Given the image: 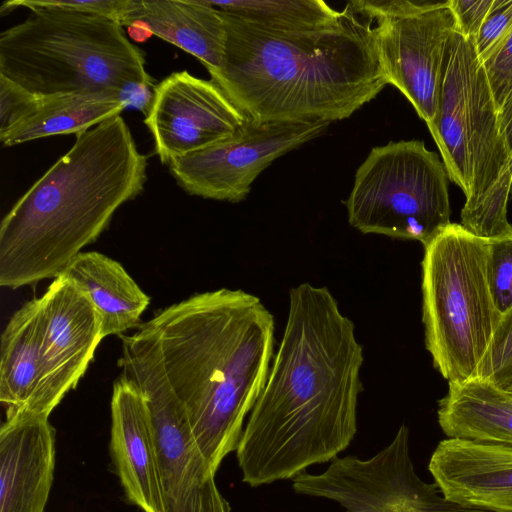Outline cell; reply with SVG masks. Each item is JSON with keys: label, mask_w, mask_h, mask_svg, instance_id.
Listing matches in <instances>:
<instances>
[{"label": "cell", "mask_w": 512, "mask_h": 512, "mask_svg": "<svg viewBox=\"0 0 512 512\" xmlns=\"http://www.w3.org/2000/svg\"><path fill=\"white\" fill-rule=\"evenodd\" d=\"M408 439V429L402 425L393 441L372 458L336 457L321 474L295 476L293 489L301 495L336 501L348 511L443 503L446 500L438 496L437 486L415 474Z\"/></svg>", "instance_id": "obj_12"}, {"label": "cell", "mask_w": 512, "mask_h": 512, "mask_svg": "<svg viewBox=\"0 0 512 512\" xmlns=\"http://www.w3.org/2000/svg\"><path fill=\"white\" fill-rule=\"evenodd\" d=\"M488 240L450 223L424 247L422 322L433 365L448 383L478 378L501 320L487 280Z\"/></svg>", "instance_id": "obj_7"}, {"label": "cell", "mask_w": 512, "mask_h": 512, "mask_svg": "<svg viewBox=\"0 0 512 512\" xmlns=\"http://www.w3.org/2000/svg\"><path fill=\"white\" fill-rule=\"evenodd\" d=\"M345 205L361 233L425 247L451 223L448 174L423 141H390L372 148L358 167Z\"/></svg>", "instance_id": "obj_8"}, {"label": "cell", "mask_w": 512, "mask_h": 512, "mask_svg": "<svg viewBox=\"0 0 512 512\" xmlns=\"http://www.w3.org/2000/svg\"><path fill=\"white\" fill-rule=\"evenodd\" d=\"M274 332L259 297L220 288L156 311L127 335L163 377L214 473L266 383Z\"/></svg>", "instance_id": "obj_2"}, {"label": "cell", "mask_w": 512, "mask_h": 512, "mask_svg": "<svg viewBox=\"0 0 512 512\" xmlns=\"http://www.w3.org/2000/svg\"><path fill=\"white\" fill-rule=\"evenodd\" d=\"M126 108L115 91L38 96L35 105L0 134L3 146L61 134H79L121 114Z\"/></svg>", "instance_id": "obj_22"}, {"label": "cell", "mask_w": 512, "mask_h": 512, "mask_svg": "<svg viewBox=\"0 0 512 512\" xmlns=\"http://www.w3.org/2000/svg\"><path fill=\"white\" fill-rule=\"evenodd\" d=\"M512 30V0H494L475 38V47L481 62H485L499 48Z\"/></svg>", "instance_id": "obj_27"}, {"label": "cell", "mask_w": 512, "mask_h": 512, "mask_svg": "<svg viewBox=\"0 0 512 512\" xmlns=\"http://www.w3.org/2000/svg\"><path fill=\"white\" fill-rule=\"evenodd\" d=\"M483 66L499 111L512 92V30Z\"/></svg>", "instance_id": "obj_28"}, {"label": "cell", "mask_w": 512, "mask_h": 512, "mask_svg": "<svg viewBox=\"0 0 512 512\" xmlns=\"http://www.w3.org/2000/svg\"><path fill=\"white\" fill-rule=\"evenodd\" d=\"M147 165L121 115L77 134L3 217L0 285L18 289L63 274L143 192Z\"/></svg>", "instance_id": "obj_4"}, {"label": "cell", "mask_w": 512, "mask_h": 512, "mask_svg": "<svg viewBox=\"0 0 512 512\" xmlns=\"http://www.w3.org/2000/svg\"><path fill=\"white\" fill-rule=\"evenodd\" d=\"M128 32L130 36L137 41H145L152 35L149 28L140 21H136L128 26Z\"/></svg>", "instance_id": "obj_33"}, {"label": "cell", "mask_w": 512, "mask_h": 512, "mask_svg": "<svg viewBox=\"0 0 512 512\" xmlns=\"http://www.w3.org/2000/svg\"><path fill=\"white\" fill-rule=\"evenodd\" d=\"M129 4L130 0H10L1 5L0 11L4 15L17 7L29 10L57 9L100 15L115 20L121 25Z\"/></svg>", "instance_id": "obj_26"}, {"label": "cell", "mask_w": 512, "mask_h": 512, "mask_svg": "<svg viewBox=\"0 0 512 512\" xmlns=\"http://www.w3.org/2000/svg\"><path fill=\"white\" fill-rule=\"evenodd\" d=\"M136 21L196 57L208 72L221 67L226 26L221 11L207 0H130L121 26Z\"/></svg>", "instance_id": "obj_18"}, {"label": "cell", "mask_w": 512, "mask_h": 512, "mask_svg": "<svg viewBox=\"0 0 512 512\" xmlns=\"http://www.w3.org/2000/svg\"><path fill=\"white\" fill-rule=\"evenodd\" d=\"M144 52L110 18L31 10L0 34V74L36 96L154 88Z\"/></svg>", "instance_id": "obj_6"}, {"label": "cell", "mask_w": 512, "mask_h": 512, "mask_svg": "<svg viewBox=\"0 0 512 512\" xmlns=\"http://www.w3.org/2000/svg\"><path fill=\"white\" fill-rule=\"evenodd\" d=\"M0 342V401L5 420L35 415L41 375L40 297L12 314Z\"/></svg>", "instance_id": "obj_20"}, {"label": "cell", "mask_w": 512, "mask_h": 512, "mask_svg": "<svg viewBox=\"0 0 512 512\" xmlns=\"http://www.w3.org/2000/svg\"><path fill=\"white\" fill-rule=\"evenodd\" d=\"M248 117L213 81L173 72L153 88L144 123L162 164L232 137Z\"/></svg>", "instance_id": "obj_13"}, {"label": "cell", "mask_w": 512, "mask_h": 512, "mask_svg": "<svg viewBox=\"0 0 512 512\" xmlns=\"http://www.w3.org/2000/svg\"><path fill=\"white\" fill-rule=\"evenodd\" d=\"M427 126L448 178L465 194L461 224L487 240L508 233L512 156L475 39L456 30L443 57L437 113Z\"/></svg>", "instance_id": "obj_5"}, {"label": "cell", "mask_w": 512, "mask_h": 512, "mask_svg": "<svg viewBox=\"0 0 512 512\" xmlns=\"http://www.w3.org/2000/svg\"><path fill=\"white\" fill-rule=\"evenodd\" d=\"M478 378L503 390L512 387V308L501 317L480 364Z\"/></svg>", "instance_id": "obj_25"}, {"label": "cell", "mask_w": 512, "mask_h": 512, "mask_svg": "<svg viewBox=\"0 0 512 512\" xmlns=\"http://www.w3.org/2000/svg\"><path fill=\"white\" fill-rule=\"evenodd\" d=\"M510 194L512 195V186H511V192H510Z\"/></svg>", "instance_id": "obj_35"}, {"label": "cell", "mask_w": 512, "mask_h": 512, "mask_svg": "<svg viewBox=\"0 0 512 512\" xmlns=\"http://www.w3.org/2000/svg\"><path fill=\"white\" fill-rule=\"evenodd\" d=\"M215 8L244 22L280 34L318 31L329 27L341 16L321 0H207Z\"/></svg>", "instance_id": "obj_23"}, {"label": "cell", "mask_w": 512, "mask_h": 512, "mask_svg": "<svg viewBox=\"0 0 512 512\" xmlns=\"http://www.w3.org/2000/svg\"><path fill=\"white\" fill-rule=\"evenodd\" d=\"M221 14L225 52L221 67L209 74L250 119L343 120L388 84L372 19L359 0L347 3L329 27L306 33H273Z\"/></svg>", "instance_id": "obj_3"}, {"label": "cell", "mask_w": 512, "mask_h": 512, "mask_svg": "<svg viewBox=\"0 0 512 512\" xmlns=\"http://www.w3.org/2000/svg\"><path fill=\"white\" fill-rule=\"evenodd\" d=\"M505 391L509 392L512 395V387H510L509 389H507Z\"/></svg>", "instance_id": "obj_34"}, {"label": "cell", "mask_w": 512, "mask_h": 512, "mask_svg": "<svg viewBox=\"0 0 512 512\" xmlns=\"http://www.w3.org/2000/svg\"><path fill=\"white\" fill-rule=\"evenodd\" d=\"M49 417L23 414L0 429V512H44L55 468Z\"/></svg>", "instance_id": "obj_17"}, {"label": "cell", "mask_w": 512, "mask_h": 512, "mask_svg": "<svg viewBox=\"0 0 512 512\" xmlns=\"http://www.w3.org/2000/svg\"><path fill=\"white\" fill-rule=\"evenodd\" d=\"M329 122H260L248 118L230 138L168 164L188 194L237 203L273 161L321 135Z\"/></svg>", "instance_id": "obj_11"}, {"label": "cell", "mask_w": 512, "mask_h": 512, "mask_svg": "<svg viewBox=\"0 0 512 512\" xmlns=\"http://www.w3.org/2000/svg\"><path fill=\"white\" fill-rule=\"evenodd\" d=\"M462 511L458 506H455L449 502L433 505H412L405 506L393 510H357V511H346V512H456Z\"/></svg>", "instance_id": "obj_32"}, {"label": "cell", "mask_w": 512, "mask_h": 512, "mask_svg": "<svg viewBox=\"0 0 512 512\" xmlns=\"http://www.w3.org/2000/svg\"><path fill=\"white\" fill-rule=\"evenodd\" d=\"M110 451L127 499L143 512H165L150 409L140 388L122 375L113 384Z\"/></svg>", "instance_id": "obj_16"}, {"label": "cell", "mask_w": 512, "mask_h": 512, "mask_svg": "<svg viewBox=\"0 0 512 512\" xmlns=\"http://www.w3.org/2000/svg\"><path fill=\"white\" fill-rule=\"evenodd\" d=\"M494 0H449L456 31L465 38L475 39Z\"/></svg>", "instance_id": "obj_30"}, {"label": "cell", "mask_w": 512, "mask_h": 512, "mask_svg": "<svg viewBox=\"0 0 512 512\" xmlns=\"http://www.w3.org/2000/svg\"><path fill=\"white\" fill-rule=\"evenodd\" d=\"M37 100L38 96L0 74V134L15 125Z\"/></svg>", "instance_id": "obj_29"}, {"label": "cell", "mask_w": 512, "mask_h": 512, "mask_svg": "<svg viewBox=\"0 0 512 512\" xmlns=\"http://www.w3.org/2000/svg\"><path fill=\"white\" fill-rule=\"evenodd\" d=\"M120 338L121 375L140 388L152 416L165 512H230L163 377L126 335Z\"/></svg>", "instance_id": "obj_10"}, {"label": "cell", "mask_w": 512, "mask_h": 512, "mask_svg": "<svg viewBox=\"0 0 512 512\" xmlns=\"http://www.w3.org/2000/svg\"><path fill=\"white\" fill-rule=\"evenodd\" d=\"M40 387L35 415L49 417L74 389L103 339L99 315L68 276L53 279L40 296Z\"/></svg>", "instance_id": "obj_14"}, {"label": "cell", "mask_w": 512, "mask_h": 512, "mask_svg": "<svg viewBox=\"0 0 512 512\" xmlns=\"http://www.w3.org/2000/svg\"><path fill=\"white\" fill-rule=\"evenodd\" d=\"M437 416L448 438L512 448V395L487 380L449 383Z\"/></svg>", "instance_id": "obj_19"}, {"label": "cell", "mask_w": 512, "mask_h": 512, "mask_svg": "<svg viewBox=\"0 0 512 512\" xmlns=\"http://www.w3.org/2000/svg\"><path fill=\"white\" fill-rule=\"evenodd\" d=\"M428 468L447 502L465 511L512 512V448L448 438Z\"/></svg>", "instance_id": "obj_15"}, {"label": "cell", "mask_w": 512, "mask_h": 512, "mask_svg": "<svg viewBox=\"0 0 512 512\" xmlns=\"http://www.w3.org/2000/svg\"><path fill=\"white\" fill-rule=\"evenodd\" d=\"M498 118L500 131L512 156V92L498 111Z\"/></svg>", "instance_id": "obj_31"}, {"label": "cell", "mask_w": 512, "mask_h": 512, "mask_svg": "<svg viewBox=\"0 0 512 512\" xmlns=\"http://www.w3.org/2000/svg\"><path fill=\"white\" fill-rule=\"evenodd\" d=\"M363 362L355 325L330 290L293 287L282 338L236 449L245 483L294 478L350 445Z\"/></svg>", "instance_id": "obj_1"}, {"label": "cell", "mask_w": 512, "mask_h": 512, "mask_svg": "<svg viewBox=\"0 0 512 512\" xmlns=\"http://www.w3.org/2000/svg\"><path fill=\"white\" fill-rule=\"evenodd\" d=\"M359 2L372 19L388 84L395 86L429 125L437 113L445 49L456 30L448 1Z\"/></svg>", "instance_id": "obj_9"}, {"label": "cell", "mask_w": 512, "mask_h": 512, "mask_svg": "<svg viewBox=\"0 0 512 512\" xmlns=\"http://www.w3.org/2000/svg\"><path fill=\"white\" fill-rule=\"evenodd\" d=\"M487 280L501 316L512 308V229L488 239Z\"/></svg>", "instance_id": "obj_24"}, {"label": "cell", "mask_w": 512, "mask_h": 512, "mask_svg": "<svg viewBox=\"0 0 512 512\" xmlns=\"http://www.w3.org/2000/svg\"><path fill=\"white\" fill-rule=\"evenodd\" d=\"M80 287L97 311L103 338L137 328L150 297L116 260L81 252L63 273Z\"/></svg>", "instance_id": "obj_21"}]
</instances>
